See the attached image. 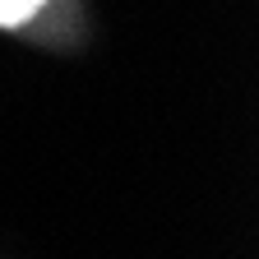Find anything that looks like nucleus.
Masks as SVG:
<instances>
[{
  "label": "nucleus",
  "instance_id": "f257e3e1",
  "mask_svg": "<svg viewBox=\"0 0 259 259\" xmlns=\"http://www.w3.org/2000/svg\"><path fill=\"white\" fill-rule=\"evenodd\" d=\"M47 0H0V28H19L37 14Z\"/></svg>",
  "mask_w": 259,
  "mask_h": 259
}]
</instances>
